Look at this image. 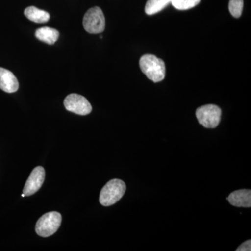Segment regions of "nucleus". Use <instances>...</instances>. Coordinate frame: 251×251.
Wrapping results in <instances>:
<instances>
[{
    "mask_svg": "<svg viewBox=\"0 0 251 251\" xmlns=\"http://www.w3.org/2000/svg\"><path fill=\"white\" fill-rule=\"evenodd\" d=\"M126 190V186L122 180H110L100 191L99 202L104 206L113 205L123 197Z\"/></svg>",
    "mask_w": 251,
    "mask_h": 251,
    "instance_id": "nucleus-2",
    "label": "nucleus"
},
{
    "mask_svg": "<svg viewBox=\"0 0 251 251\" xmlns=\"http://www.w3.org/2000/svg\"><path fill=\"white\" fill-rule=\"evenodd\" d=\"M172 0H148L145 5V13L148 15L156 14L166 7Z\"/></svg>",
    "mask_w": 251,
    "mask_h": 251,
    "instance_id": "nucleus-12",
    "label": "nucleus"
},
{
    "mask_svg": "<svg viewBox=\"0 0 251 251\" xmlns=\"http://www.w3.org/2000/svg\"><path fill=\"white\" fill-rule=\"evenodd\" d=\"M62 220V215L57 211L46 213L36 222V234L42 237H50L60 227Z\"/></svg>",
    "mask_w": 251,
    "mask_h": 251,
    "instance_id": "nucleus-3",
    "label": "nucleus"
},
{
    "mask_svg": "<svg viewBox=\"0 0 251 251\" xmlns=\"http://www.w3.org/2000/svg\"><path fill=\"white\" fill-rule=\"evenodd\" d=\"M196 117L203 126L214 128L219 126L221 118V109L213 104L203 105L196 110Z\"/></svg>",
    "mask_w": 251,
    "mask_h": 251,
    "instance_id": "nucleus-5",
    "label": "nucleus"
},
{
    "mask_svg": "<svg viewBox=\"0 0 251 251\" xmlns=\"http://www.w3.org/2000/svg\"><path fill=\"white\" fill-rule=\"evenodd\" d=\"M64 105L68 111L77 115H89L92 110V105L88 100L80 94H69L64 99Z\"/></svg>",
    "mask_w": 251,
    "mask_h": 251,
    "instance_id": "nucleus-6",
    "label": "nucleus"
},
{
    "mask_svg": "<svg viewBox=\"0 0 251 251\" xmlns=\"http://www.w3.org/2000/svg\"><path fill=\"white\" fill-rule=\"evenodd\" d=\"M83 27L90 34H100L105 27V16L98 6L91 8L83 18Z\"/></svg>",
    "mask_w": 251,
    "mask_h": 251,
    "instance_id": "nucleus-4",
    "label": "nucleus"
},
{
    "mask_svg": "<svg viewBox=\"0 0 251 251\" xmlns=\"http://www.w3.org/2000/svg\"><path fill=\"white\" fill-rule=\"evenodd\" d=\"M25 16L29 20L36 23H45L50 19V14L47 11L41 10L35 6H29L25 10Z\"/></svg>",
    "mask_w": 251,
    "mask_h": 251,
    "instance_id": "nucleus-11",
    "label": "nucleus"
},
{
    "mask_svg": "<svg viewBox=\"0 0 251 251\" xmlns=\"http://www.w3.org/2000/svg\"><path fill=\"white\" fill-rule=\"evenodd\" d=\"M244 0H229V10L233 17L239 18L242 16Z\"/></svg>",
    "mask_w": 251,
    "mask_h": 251,
    "instance_id": "nucleus-14",
    "label": "nucleus"
},
{
    "mask_svg": "<svg viewBox=\"0 0 251 251\" xmlns=\"http://www.w3.org/2000/svg\"><path fill=\"white\" fill-rule=\"evenodd\" d=\"M237 251H251V241L248 240L247 242L243 243L239 247L237 248Z\"/></svg>",
    "mask_w": 251,
    "mask_h": 251,
    "instance_id": "nucleus-15",
    "label": "nucleus"
},
{
    "mask_svg": "<svg viewBox=\"0 0 251 251\" xmlns=\"http://www.w3.org/2000/svg\"><path fill=\"white\" fill-rule=\"evenodd\" d=\"M25 196L24 193H23V194H22V197H25Z\"/></svg>",
    "mask_w": 251,
    "mask_h": 251,
    "instance_id": "nucleus-16",
    "label": "nucleus"
},
{
    "mask_svg": "<svg viewBox=\"0 0 251 251\" xmlns=\"http://www.w3.org/2000/svg\"><path fill=\"white\" fill-rule=\"evenodd\" d=\"M35 36L39 40L49 45H53L58 39L59 33L57 29L53 28L44 27L39 28L36 31Z\"/></svg>",
    "mask_w": 251,
    "mask_h": 251,
    "instance_id": "nucleus-10",
    "label": "nucleus"
},
{
    "mask_svg": "<svg viewBox=\"0 0 251 251\" xmlns=\"http://www.w3.org/2000/svg\"><path fill=\"white\" fill-rule=\"evenodd\" d=\"M227 201L232 205L237 207L249 208L251 206V191L241 189L230 193Z\"/></svg>",
    "mask_w": 251,
    "mask_h": 251,
    "instance_id": "nucleus-9",
    "label": "nucleus"
},
{
    "mask_svg": "<svg viewBox=\"0 0 251 251\" xmlns=\"http://www.w3.org/2000/svg\"><path fill=\"white\" fill-rule=\"evenodd\" d=\"M46 177V172L42 166H37L29 175L23 192L25 196H31L40 189Z\"/></svg>",
    "mask_w": 251,
    "mask_h": 251,
    "instance_id": "nucleus-7",
    "label": "nucleus"
},
{
    "mask_svg": "<svg viewBox=\"0 0 251 251\" xmlns=\"http://www.w3.org/2000/svg\"><path fill=\"white\" fill-rule=\"evenodd\" d=\"M201 2V0H172L171 4L178 10L192 9Z\"/></svg>",
    "mask_w": 251,
    "mask_h": 251,
    "instance_id": "nucleus-13",
    "label": "nucleus"
},
{
    "mask_svg": "<svg viewBox=\"0 0 251 251\" xmlns=\"http://www.w3.org/2000/svg\"><path fill=\"white\" fill-rule=\"evenodd\" d=\"M19 88V83L14 74L0 67V89L7 93H14Z\"/></svg>",
    "mask_w": 251,
    "mask_h": 251,
    "instance_id": "nucleus-8",
    "label": "nucleus"
},
{
    "mask_svg": "<svg viewBox=\"0 0 251 251\" xmlns=\"http://www.w3.org/2000/svg\"><path fill=\"white\" fill-rule=\"evenodd\" d=\"M140 67L145 75L153 82H161L166 76L165 62L153 54L142 56Z\"/></svg>",
    "mask_w": 251,
    "mask_h": 251,
    "instance_id": "nucleus-1",
    "label": "nucleus"
}]
</instances>
